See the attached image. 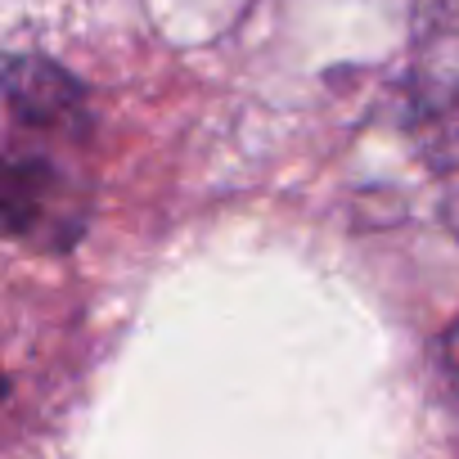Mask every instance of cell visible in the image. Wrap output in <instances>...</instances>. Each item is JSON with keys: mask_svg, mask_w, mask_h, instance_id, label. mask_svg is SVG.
<instances>
[{"mask_svg": "<svg viewBox=\"0 0 459 459\" xmlns=\"http://www.w3.org/2000/svg\"><path fill=\"white\" fill-rule=\"evenodd\" d=\"M405 100L410 135L428 162L459 171V32H437L419 46Z\"/></svg>", "mask_w": 459, "mask_h": 459, "instance_id": "obj_2", "label": "cell"}, {"mask_svg": "<svg viewBox=\"0 0 459 459\" xmlns=\"http://www.w3.org/2000/svg\"><path fill=\"white\" fill-rule=\"evenodd\" d=\"M86 91L50 59H0V239L73 248L95 207Z\"/></svg>", "mask_w": 459, "mask_h": 459, "instance_id": "obj_1", "label": "cell"}]
</instances>
